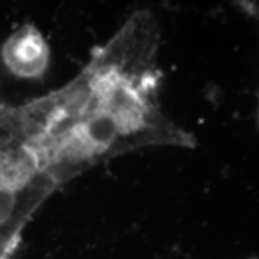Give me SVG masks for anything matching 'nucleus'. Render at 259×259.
Masks as SVG:
<instances>
[{"label":"nucleus","instance_id":"f257e3e1","mask_svg":"<svg viewBox=\"0 0 259 259\" xmlns=\"http://www.w3.org/2000/svg\"><path fill=\"white\" fill-rule=\"evenodd\" d=\"M160 30L136 12L71 82L16 105L29 146L58 187L110 158L144 147H192L161 110Z\"/></svg>","mask_w":259,"mask_h":259},{"label":"nucleus","instance_id":"f03ea898","mask_svg":"<svg viewBox=\"0 0 259 259\" xmlns=\"http://www.w3.org/2000/svg\"><path fill=\"white\" fill-rule=\"evenodd\" d=\"M56 187L29 146L15 105L0 104V259H12L26 223Z\"/></svg>","mask_w":259,"mask_h":259},{"label":"nucleus","instance_id":"7ed1b4c3","mask_svg":"<svg viewBox=\"0 0 259 259\" xmlns=\"http://www.w3.org/2000/svg\"><path fill=\"white\" fill-rule=\"evenodd\" d=\"M3 64L20 78H37L49 64V48L45 37L32 25L13 32L2 47Z\"/></svg>","mask_w":259,"mask_h":259},{"label":"nucleus","instance_id":"20e7f679","mask_svg":"<svg viewBox=\"0 0 259 259\" xmlns=\"http://www.w3.org/2000/svg\"><path fill=\"white\" fill-rule=\"evenodd\" d=\"M253 259H255V258H253Z\"/></svg>","mask_w":259,"mask_h":259}]
</instances>
